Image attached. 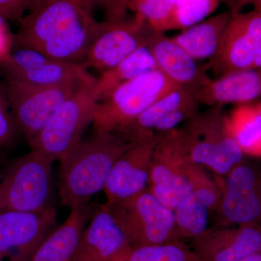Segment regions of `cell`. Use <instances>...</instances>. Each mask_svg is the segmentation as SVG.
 <instances>
[{"mask_svg":"<svg viewBox=\"0 0 261 261\" xmlns=\"http://www.w3.org/2000/svg\"><path fill=\"white\" fill-rule=\"evenodd\" d=\"M152 31L137 15L116 23L102 21L81 66L100 73L111 69L140 47L147 45Z\"/></svg>","mask_w":261,"mask_h":261,"instance_id":"cell-12","label":"cell"},{"mask_svg":"<svg viewBox=\"0 0 261 261\" xmlns=\"http://www.w3.org/2000/svg\"><path fill=\"white\" fill-rule=\"evenodd\" d=\"M260 94V70L233 72L214 80L207 75L198 86L199 102L209 107L255 102Z\"/></svg>","mask_w":261,"mask_h":261,"instance_id":"cell-20","label":"cell"},{"mask_svg":"<svg viewBox=\"0 0 261 261\" xmlns=\"http://www.w3.org/2000/svg\"><path fill=\"white\" fill-rule=\"evenodd\" d=\"M200 106L198 86L176 85L130 125L114 133L128 142L150 134L163 135L178 128L198 112Z\"/></svg>","mask_w":261,"mask_h":261,"instance_id":"cell-14","label":"cell"},{"mask_svg":"<svg viewBox=\"0 0 261 261\" xmlns=\"http://www.w3.org/2000/svg\"><path fill=\"white\" fill-rule=\"evenodd\" d=\"M132 245H162L180 241L174 211L148 190L126 200L105 203Z\"/></svg>","mask_w":261,"mask_h":261,"instance_id":"cell-8","label":"cell"},{"mask_svg":"<svg viewBox=\"0 0 261 261\" xmlns=\"http://www.w3.org/2000/svg\"><path fill=\"white\" fill-rule=\"evenodd\" d=\"M18 135L4 82L0 80V152L10 148Z\"/></svg>","mask_w":261,"mask_h":261,"instance_id":"cell-29","label":"cell"},{"mask_svg":"<svg viewBox=\"0 0 261 261\" xmlns=\"http://www.w3.org/2000/svg\"><path fill=\"white\" fill-rule=\"evenodd\" d=\"M56 223L53 205L37 212L0 213V261H30Z\"/></svg>","mask_w":261,"mask_h":261,"instance_id":"cell-13","label":"cell"},{"mask_svg":"<svg viewBox=\"0 0 261 261\" xmlns=\"http://www.w3.org/2000/svg\"><path fill=\"white\" fill-rule=\"evenodd\" d=\"M189 243L200 261H238L261 252L260 226H210Z\"/></svg>","mask_w":261,"mask_h":261,"instance_id":"cell-17","label":"cell"},{"mask_svg":"<svg viewBox=\"0 0 261 261\" xmlns=\"http://www.w3.org/2000/svg\"><path fill=\"white\" fill-rule=\"evenodd\" d=\"M14 47V34L11 32L8 20L0 17V63L7 58Z\"/></svg>","mask_w":261,"mask_h":261,"instance_id":"cell-32","label":"cell"},{"mask_svg":"<svg viewBox=\"0 0 261 261\" xmlns=\"http://www.w3.org/2000/svg\"><path fill=\"white\" fill-rule=\"evenodd\" d=\"M211 177L192 162L182 145L178 128L161 135L154 149L147 190L174 210L189 194Z\"/></svg>","mask_w":261,"mask_h":261,"instance_id":"cell-4","label":"cell"},{"mask_svg":"<svg viewBox=\"0 0 261 261\" xmlns=\"http://www.w3.org/2000/svg\"><path fill=\"white\" fill-rule=\"evenodd\" d=\"M220 0H176L174 30L192 27L202 21L217 8Z\"/></svg>","mask_w":261,"mask_h":261,"instance_id":"cell-28","label":"cell"},{"mask_svg":"<svg viewBox=\"0 0 261 261\" xmlns=\"http://www.w3.org/2000/svg\"><path fill=\"white\" fill-rule=\"evenodd\" d=\"M161 135L150 134L130 142L113 165L103 189L106 204L126 200L147 190L152 154Z\"/></svg>","mask_w":261,"mask_h":261,"instance_id":"cell-15","label":"cell"},{"mask_svg":"<svg viewBox=\"0 0 261 261\" xmlns=\"http://www.w3.org/2000/svg\"><path fill=\"white\" fill-rule=\"evenodd\" d=\"M178 130L182 145L192 162L216 176L224 177L245 160V154L228 129L224 106L198 111Z\"/></svg>","mask_w":261,"mask_h":261,"instance_id":"cell-3","label":"cell"},{"mask_svg":"<svg viewBox=\"0 0 261 261\" xmlns=\"http://www.w3.org/2000/svg\"><path fill=\"white\" fill-rule=\"evenodd\" d=\"M221 193V182L213 179L194 189L174 209L178 240L186 243L209 228Z\"/></svg>","mask_w":261,"mask_h":261,"instance_id":"cell-19","label":"cell"},{"mask_svg":"<svg viewBox=\"0 0 261 261\" xmlns=\"http://www.w3.org/2000/svg\"><path fill=\"white\" fill-rule=\"evenodd\" d=\"M53 163L34 150L17 159L0 180V213L37 212L53 205Z\"/></svg>","mask_w":261,"mask_h":261,"instance_id":"cell-7","label":"cell"},{"mask_svg":"<svg viewBox=\"0 0 261 261\" xmlns=\"http://www.w3.org/2000/svg\"><path fill=\"white\" fill-rule=\"evenodd\" d=\"M40 0H0V17L8 21L18 22Z\"/></svg>","mask_w":261,"mask_h":261,"instance_id":"cell-30","label":"cell"},{"mask_svg":"<svg viewBox=\"0 0 261 261\" xmlns=\"http://www.w3.org/2000/svg\"><path fill=\"white\" fill-rule=\"evenodd\" d=\"M3 74L39 86L95 80L80 65L55 59L33 49L15 48L0 63Z\"/></svg>","mask_w":261,"mask_h":261,"instance_id":"cell-16","label":"cell"},{"mask_svg":"<svg viewBox=\"0 0 261 261\" xmlns=\"http://www.w3.org/2000/svg\"><path fill=\"white\" fill-rule=\"evenodd\" d=\"M129 245L105 204L94 209L72 261H110Z\"/></svg>","mask_w":261,"mask_h":261,"instance_id":"cell-18","label":"cell"},{"mask_svg":"<svg viewBox=\"0 0 261 261\" xmlns=\"http://www.w3.org/2000/svg\"><path fill=\"white\" fill-rule=\"evenodd\" d=\"M157 65L147 45L140 47L96 79L94 92L98 102L107 97L118 86L152 70Z\"/></svg>","mask_w":261,"mask_h":261,"instance_id":"cell-24","label":"cell"},{"mask_svg":"<svg viewBox=\"0 0 261 261\" xmlns=\"http://www.w3.org/2000/svg\"><path fill=\"white\" fill-rule=\"evenodd\" d=\"M227 123L230 133L243 153L260 155V101L238 105L227 114Z\"/></svg>","mask_w":261,"mask_h":261,"instance_id":"cell-25","label":"cell"},{"mask_svg":"<svg viewBox=\"0 0 261 261\" xmlns=\"http://www.w3.org/2000/svg\"><path fill=\"white\" fill-rule=\"evenodd\" d=\"M238 261H261V252H255Z\"/></svg>","mask_w":261,"mask_h":261,"instance_id":"cell-34","label":"cell"},{"mask_svg":"<svg viewBox=\"0 0 261 261\" xmlns=\"http://www.w3.org/2000/svg\"><path fill=\"white\" fill-rule=\"evenodd\" d=\"M221 182V193L215 210L214 226L258 224L261 216L260 176L245 160Z\"/></svg>","mask_w":261,"mask_h":261,"instance_id":"cell-11","label":"cell"},{"mask_svg":"<svg viewBox=\"0 0 261 261\" xmlns=\"http://www.w3.org/2000/svg\"><path fill=\"white\" fill-rule=\"evenodd\" d=\"M147 47L158 70L176 85L199 86L207 75L202 66L164 33L152 31Z\"/></svg>","mask_w":261,"mask_h":261,"instance_id":"cell-21","label":"cell"},{"mask_svg":"<svg viewBox=\"0 0 261 261\" xmlns=\"http://www.w3.org/2000/svg\"><path fill=\"white\" fill-rule=\"evenodd\" d=\"M249 4L253 5L255 10H261V0H232L231 10L232 13H239L240 8Z\"/></svg>","mask_w":261,"mask_h":261,"instance_id":"cell-33","label":"cell"},{"mask_svg":"<svg viewBox=\"0 0 261 261\" xmlns=\"http://www.w3.org/2000/svg\"><path fill=\"white\" fill-rule=\"evenodd\" d=\"M231 15V10L222 12L184 29L172 39L195 61H209L219 49Z\"/></svg>","mask_w":261,"mask_h":261,"instance_id":"cell-23","label":"cell"},{"mask_svg":"<svg viewBox=\"0 0 261 261\" xmlns=\"http://www.w3.org/2000/svg\"><path fill=\"white\" fill-rule=\"evenodd\" d=\"M94 211L89 204L72 208L63 224L55 228L43 240L30 261H72Z\"/></svg>","mask_w":261,"mask_h":261,"instance_id":"cell-22","label":"cell"},{"mask_svg":"<svg viewBox=\"0 0 261 261\" xmlns=\"http://www.w3.org/2000/svg\"><path fill=\"white\" fill-rule=\"evenodd\" d=\"M110 261H200L182 241L156 245H128Z\"/></svg>","mask_w":261,"mask_h":261,"instance_id":"cell-26","label":"cell"},{"mask_svg":"<svg viewBox=\"0 0 261 261\" xmlns=\"http://www.w3.org/2000/svg\"><path fill=\"white\" fill-rule=\"evenodd\" d=\"M94 3L102 10L103 21L116 23L126 19L129 0H94Z\"/></svg>","mask_w":261,"mask_h":261,"instance_id":"cell-31","label":"cell"},{"mask_svg":"<svg viewBox=\"0 0 261 261\" xmlns=\"http://www.w3.org/2000/svg\"><path fill=\"white\" fill-rule=\"evenodd\" d=\"M260 67L261 10L232 13L217 53L202 68L218 78Z\"/></svg>","mask_w":261,"mask_h":261,"instance_id":"cell-10","label":"cell"},{"mask_svg":"<svg viewBox=\"0 0 261 261\" xmlns=\"http://www.w3.org/2000/svg\"><path fill=\"white\" fill-rule=\"evenodd\" d=\"M175 86L159 70L118 86L98 102L92 123L94 130L120 132Z\"/></svg>","mask_w":261,"mask_h":261,"instance_id":"cell-6","label":"cell"},{"mask_svg":"<svg viewBox=\"0 0 261 261\" xmlns=\"http://www.w3.org/2000/svg\"><path fill=\"white\" fill-rule=\"evenodd\" d=\"M130 142L114 132H96L61 161L59 194L70 209L89 204L103 190L113 165Z\"/></svg>","mask_w":261,"mask_h":261,"instance_id":"cell-2","label":"cell"},{"mask_svg":"<svg viewBox=\"0 0 261 261\" xmlns=\"http://www.w3.org/2000/svg\"><path fill=\"white\" fill-rule=\"evenodd\" d=\"M94 0H40L19 20L14 47L82 65L100 29Z\"/></svg>","mask_w":261,"mask_h":261,"instance_id":"cell-1","label":"cell"},{"mask_svg":"<svg viewBox=\"0 0 261 261\" xmlns=\"http://www.w3.org/2000/svg\"><path fill=\"white\" fill-rule=\"evenodd\" d=\"M176 0H129V9L158 32L174 30Z\"/></svg>","mask_w":261,"mask_h":261,"instance_id":"cell-27","label":"cell"},{"mask_svg":"<svg viewBox=\"0 0 261 261\" xmlns=\"http://www.w3.org/2000/svg\"><path fill=\"white\" fill-rule=\"evenodd\" d=\"M96 80L81 84L57 110L30 142L32 150L53 161L64 159L83 140L93 121L98 103L94 92Z\"/></svg>","mask_w":261,"mask_h":261,"instance_id":"cell-5","label":"cell"},{"mask_svg":"<svg viewBox=\"0 0 261 261\" xmlns=\"http://www.w3.org/2000/svg\"><path fill=\"white\" fill-rule=\"evenodd\" d=\"M92 81L39 86L4 75L3 82L19 134L29 143L65 99L81 84Z\"/></svg>","mask_w":261,"mask_h":261,"instance_id":"cell-9","label":"cell"}]
</instances>
